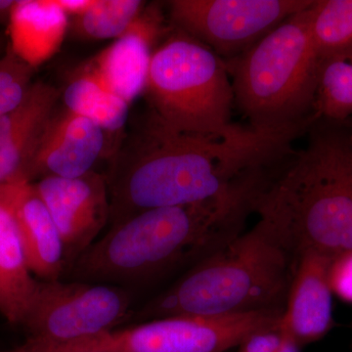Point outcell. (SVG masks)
<instances>
[{
  "instance_id": "6da1fadb",
  "label": "cell",
  "mask_w": 352,
  "mask_h": 352,
  "mask_svg": "<svg viewBox=\"0 0 352 352\" xmlns=\"http://www.w3.org/2000/svg\"><path fill=\"white\" fill-rule=\"evenodd\" d=\"M296 129L245 127L229 138L176 131L153 113L115 154L110 222L153 208L254 193L291 153Z\"/></svg>"
},
{
  "instance_id": "7a4b0ae2",
  "label": "cell",
  "mask_w": 352,
  "mask_h": 352,
  "mask_svg": "<svg viewBox=\"0 0 352 352\" xmlns=\"http://www.w3.org/2000/svg\"><path fill=\"white\" fill-rule=\"evenodd\" d=\"M256 194L153 208L111 226L71 267L74 281L143 284L199 263L243 233Z\"/></svg>"
},
{
  "instance_id": "3957f363",
  "label": "cell",
  "mask_w": 352,
  "mask_h": 352,
  "mask_svg": "<svg viewBox=\"0 0 352 352\" xmlns=\"http://www.w3.org/2000/svg\"><path fill=\"white\" fill-rule=\"evenodd\" d=\"M254 210L296 259L352 250V149L344 124L323 120L312 129L307 147L275 173Z\"/></svg>"
},
{
  "instance_id": "277c9868",
  "label": "cell",
  "mask_w": 352,
  "mask_h": 352,
  "mask_svg": "<svg viewBox=\"0 0 352 352\" xmlns=\"http://www.w3.org/2000/svg\"><path fill=\"white\" fill-rule=\"evenodd\" d=\"M296 259L258 222L183 273L131 319L285 310Z\"/></svg>"
},
{
  "instance_id": "5b68a950",
  "label": "cell",
  "mask_w": 352,
  "mask_h": 352,
  "mask_svg": "<svg viewBox=\"0 0 352 352\" xmlns=\"http://www.w3.org/2000/svg\"><path fill=\"white\" fill-rule=\"evenodd\" d=\"M311 6L287 18L226 63L233 78L235 103L252 127L314 124L321 59L310 32Z\"/></svg>"
},
{
  "instance_id": "8992f818",
  "label": "cell",
  "mask_w": 352,
  "mask_h": 352,
  "mask_svg": "<svg viewBox=\"0 0 352 352\" xmlns=\"http://www.w3.org/2000/svg\"><path fill=\"white\" fill-rule=\"evenodd\" d=\"M226 62L205 44L179 32L153 52L145 90L154 115L183 133L229 138L235 103Z\"/></svg>"
},
{
  "instance_id": "52a82bcc",
  "label": "cell",
  "mask_w": 352,
  "mask_h": 352,
  "mask_svg": "<svg viewBox=\"0 0 352 352\" xmlns=\"http://www.w3.org/2000/svg\"><path fill=\"white\" fill-rule=\"evenodd\" d=\"M283 314L277 309L219 317H166L69 342L64 352H226Z\"/></svg>"
},
{
  "instance_id": "ba28073f",
  "label": "cell",
  "mask_w": 352,
  "mask_h": 352,
  "mask_svg": "<svg viewBox=\"0 0 352 352\" xmlns=\"http://www.w3.org/2000/svg\"><path fill=\"white\" fill-rule=\"evenodd\" d=\"M131 307V294L117 285L41 280L21 325L28 344H67L117 329Z\"/></svg>"
},
{
  "instance_id": "9c48e42d",
  "label": "cell",
  "mask_w": 352,
  "mask_h": 352,
  "mask_svg": "<svg viewBox=\"0 0 352 352\" xmlns=\"http://www.w3.org/2000/svg\"><path fill=\"white\" fill-rule=\"evenodd\" d=\"M314 0H173L168 12L179 32L220 58L240 56Z\"/></svg>"
},
{
  "instance_id": "30bf717a",
  "label": "cell",
  "mask_w": 352,
  "mask_h": 352,
  "mask_svg": "<svg viewBox=\"0 0 352 352\" xmlns=\"http://www.w3.org/2000/svg\"><path fill=\"white\" fill-rule=\"evenodd\" d=\"M34 184L63 241L67 268L72 267L110 221L106 176L91 170L78 177L43 178Z\"/></svg>"
},
{
  "instance_id": "8fae6325",
  "label": "cell",
  "mask_w": 352,
  "mask_h": 352,
  "mask_svg": "<svg viewBox=\"0 0 352 352\" xmlns=\"http://www.w3.org/2000/svg\"><path fill=\"white\" fill-rule=\"evenodd\" d=\"M105 131L82 116L64 109L53 113L27 170V182L87 175L101 157Z\"/></svg>"
},
{
  "instance_id": "7c38bea8",
  "label": "cell",
  "mask_w": 352,
  "mask_h": 352,
  "mask_svg": "<svg viewBox=\"0 0 352 352\" xmlns=\"http://www.w3.org/2000/svg\"><path fill=\"white\" fill-rule=\"evenodd\" d=\"M0 201L12 215L32 274L60 280L67 270L63 241L34 183L0 185Z\"/></svg>"
},
{
  "instance_id": "4fadbf2b",
  "label": "cell",
  "mask_w": 352,
  "mask_h": 352,
  "mask_svg": "<svg viewBox=\"0 0 352 352\" xmlns=\"http://www.w3.org/2000/svg\"><path fill=\"white\" fill-rule=\"evenodd\" d=\"M333 256L307 251L296 258L282 322L300 346L323 339L333 327L329 270Z\"/></svg>"
},
{
  "instance_id": "5bb4252c",
  "label": "cell",
  "mask_w": 352,
  "mask_h": 352,
  "mask_svg": "<svg viewBox=\"0 0 352 352\" xmlns=\"http://www.w3.org/2000/svg\"><path fill=\"white\" fill-rule=\"evenodd\" d=\"M60 97L50 83L34 82L23 100L0 117V185L28 182V168Z\"/></svg>"
},
{
  "instance_id": "9a60e30c",
  "label": "cell",
  "mask_w": 352,
  "mask_h": 352,
  "mask_svg": "<svg viewBox=\"0 0 352 352\" xmlns=\"http://www.w3.org/2000/svg\"><path fill=\"white\" fill-rule=\"evenodd\" d=\"M157 28L155 18L142 14L126 34L90 60L82 73L131 104L145 90Z\"/></svg>"
},
{
  "instance_id": "2e32d148",
  "label": "cell",
  "mask_w": 352,
  "mask_h": 352,
  "mask_svg": "<svg viewBox=\"0 0 352 352\" xmlns=\"http://www.w3.org/2000/svg\"><path fill=\"white\" fill-rule=\"evenodd\" d=\"M69 25L54 0H18L8 23L9 47L36 69L59 51Z\"/></svg>"
},
{
  "instance_id": "e0dca14e",
  "label": "cell",
  "mask_w": 352,
  "mask_h": 352,
  "mask_svg": "<svg viewBox=\"0 0 352 352\" xmlns=\"http://www.w3.org/2000/svg\"><path fill=\"white\" fill-rule=\"evenodd\" d=\"M28 266L15 222L0 201V314L22 324L38 288Z\"/></svg>"
},
{
  "instance_id": "ac0fdd59",
  "label": "cell",
  "mask_w": 352,
  "mask_h": 352,
  "mask_svg": "<svg viewBox=\"0 0 352 352\" xmlns=\"http://www.w3.org/2000/svg\"><path fill=\"white\" fill-rule=\"evenodd\" d=\"M65 108L91 120L104 131H117L129 117V103L80 72L64 90Z\"/></svg>"
},
{
  "instance_id": "d6986e66",
  "label": "cell",
  "mask_w": 352,
  "mask_h": 352,
  "mask_svg": "<svg viewBox=\"0 0 352 352\" xmlns=\"http://www.w3.org/2000/svg\"><path fill=\"white\" fill-rule=\"evenodd\" d=\"M314 116L337 124L352 117V53L321 60Z\"/></svg>"
},
{
  "instance_id": "ffe728a7",
  "label": "cell",
  "mask_w": 352,
  "mask_h": 352,
  "mask_svg": "<svg viewBox=\"0 0 352 352\" xmlns=\"http://www.w3.org/2000/svg\"><path fill=\"white\" fill-rule=\"evenodd\" d=\"M310 32L321 60L352 53V0H317L310 7Z\"/></svg>"
},
{
  "instance_id": "44dd1931",
  "label": "cell",
  "mask_w": 352,
  "mask_h": 352,
  "mask_svg": "<svg viewBox=\"0 0 352 352\" xmlns=\"http://www.w3.org/2000/svg\"><path fill=\"white\" fill-rule=\"evenodd\" d=\"M144 3L140 0H95L89 10L73 18L72 31L78 38L91 41L119 38L142 16Z\"/></svg>"
},
{
  "instance_id": "7402d4cb",
  "label": "cell",
  "mask_w": 352,
  "mask_h": 352,
  "mask_svg": "<svg viewBox=\"0 0 352 352\" xmlns=\"http://www.w3.org/2000/svg\"><path fill=\"white\" fill-rule=\"evenodd\" d=\"M36 69L16 56L9 47L0 57V117L15 108L32 87Z\"/></svg>"
},
{
  "instance_id": "603a6c76",
  "label": "cell",
  "mask_w": 352,
  "mask_h": 352,
  "mask_svg": "<svg viewBox=\"0 0 352 352\" xmlns=\"http://www.w3.org/2000/svg\"><path fill=\"white\" fill-rule=\"evenodd\" d=\"M236 352H300L302 347L285 327L282 317L256 331L236 347Z\"/></svg>"
},
{
  "instance_id": "cb8c5ba5",
  "label": "cell",
  "mask_w": 352,
  "mask_h": 352,
  "mask_svg": "<svg viewBox=\"0 0 352 352\" xmlns=\"http://www.w3.org/2000/svg\"><path fill=\"white\" fill-rule=\"evenodd\" d=\"M332 293L344 302L352 303V250L333 256L329 270Z\"/></svg>"
},
{
  "instance_id": "d4e9b609",
  "label": "cell",
  "mask_w": 352,
  "mask_h": 352,
  "mask_svg": "<svg viewBox=\"0 0 352 352\" xmlns=\"http://www.w3.org/2000/svg\"><path fill=\"white\" fill-rule=\"evenodd\" d=\"M67 16L75 18L82 15L94 6L95 0H54Z\"/></svg>"
},
{
  "instance_id": "484cf974",
  "label": "cell",
  "mask_w": 352,
  "mask_h": 352,
  "mask_svg": "<svg viewBox=\"0 0 352 352\" xmlns=\"http://www.w3.org/2000/svg\"><path fill=\"white\" fill-rule=\"evenodd\" d=\"M18 0H0V25H8Z\"/></svg>"
},
{
  "instance_id": "4316f807",
  "label": "cell",
  "mask_w": 352,
  "mask_h": 352,
  "mask_svg": "<svg viewBox=\"0 0 352 352\" xmlns=\"http://www.w3.org/2000/svg\"><path fill=\"white\" fill-rule=\"evenodd\" d=\"M344 129H346L347 140H349V145L352 149V117L351 119L344 122Z\"/></svg>"
},
{
  "instance_id": "83f0119b",
  "label": "cell",
  "mask_w": 352,
  "mask_h": 352,
  "mask_svg": "<svg viewBox=\"0 0 352 352\" xmlns=\"http://www.w3.org/2000/svg\"><path fill=\"white\" fill-rule=\"evenodd\" d=\"M6 48L7 44L4 43V39L2 38L1 34H0V57L4 54V52L6 51Z\"/></svg>"
}]
</instances>
